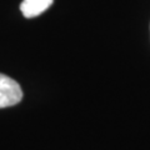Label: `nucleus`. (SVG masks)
Here are the masks:
<instances>
[{"label": "nucleus", "mask_w": 150, "mask_h": 150, "mask_svg": "<svg viewBox=\"0 0 150 150\" xmlns=\"http://www.w3.org/2000/svg\"><path fill=\"white\" fill-rule=\"evenodd\" d=\"M23 99V90L16 80L0 73V109L19 104Z\"/></svg>", "instance_id": "nucleus-1"}, {"label": "nucleus", "mask_w": 150, "mask_h": 150, "mask_svg": "<svg viewBox=\"0 0 150 150\" xmlns=\"http://www.w3.org/2000/svg\"><path fill=\"white\" fill-rule=\"evenodd\" d=\"M54 0H23L20 4V10L26 19L35 18L43 14Z\"/></svg>", "instance_id": "nucleus-2"}]
</instances>
